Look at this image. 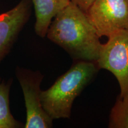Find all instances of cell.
Returning <instances> with one entry per match:
<instances>
[{
	"label": "cell",
	"mask_w": 128,
	"mask_h": 128,
	"mask_svg": "<svg viewBox=\"0 0 128 128\" xmlns=\"http://www.w3.org/2000/svg\"><path fill=\"white\" fill-rule=\"evenodd\" d=\"M46 36L74 60L96 62L103 44L86 12L72 2L54 17Z\"/></svg>",
	"instance_id": "1"
},
{
	"label": "cell",
	"mask_w": 128,
	"mask_h": 128,
	"mask_svg": "<svg viewBox=\"0 0 128 128\" xmlns=\"http://www.w3.org/2000/svg\"><path fill=\"white\" fill-rule=\"evenodd\" d=\"M100 69L96 62L74 60L66 72L40 94L43 108L53 120L71 117L73 103L95 79Z\"/></svg>",
	"instance_id": "2"
},
{
	"label": "cell",
	"mask_w": 128,
	"mask_h": 128,
	"mask_svg": "<svg viewBox=\"0 0 128 128\" xmlns=\"http://www.w3.org/2000/svg\"><path fill=\"white\" fill-rule=\"evenodd\" d=\"M108 38L96 64L100 70L113 74L119 85V96L124 97L128 94V29L119 30Z\"/></svg>",
	"instance_id": "3"
},
{
	"label": "cell",
	"mask_w": 128,
	"mask_h": 128,
	"mask_svg": "<svg viewBox=\"0 0 128 128\" xmlns=\"http://www.w3.org/2000/svg\"><path fill=\"white\" fill-rule=\"evenodd\" d=\"M16 76L24 96L26 108L25 128H50L53 120L43 108L42 104L40 85L44 75L39 70L32 71L17 67Z\"/></svg>",
	"instance_id": "4"
},
{
	"label": "cell",
	"mask_w": 128,
	"mask_h": 128,
	"mask_svg": "<svg viewBox=\"0 0 128 128\" xmlns=\"http://www.w3.org/2000/svg\"><path fill=\"white\" fill-rule=\"evenodd\" d=\"M86 13L100 38L128 29V0H95Z\"/></svg>",
	"instance_id": "5"
},
{
	"label": "cell",
	"mask_w": 128,
	"mask_h": 128,
	"mask_svg": "<svg viewBox=\"0 0 128 128\" xmlns=\"http://www.w3.org/2000/svg\"><path fill=\"white\" fill-rule=\"evenodd\" d=\"M31 0H21L10 10L0 14V63L17 40L31 15Z\"/></svg>",
	"instance_id": "6"
},
{
	"label": "cell",
	"mask_w": 128,
	"mask_h": 128,
	"mask_svg": "<svg viewBox=\"0 0 128 128\" xmlns=\"http://www.w3.org/2000/svg\"><path fill=\"white\" fill-rule=\"evenodd\" d=\"M34 7L36 22L34 32L44 38L54 17L71 2L70 0H31Z\"/></svg>",
	"instance_id": "7"
},
{
	"label": "cell",
	"mask_w": 128,
	"mask_h": 128,
	"mask_svg": "<svg viewBox=\"0 0 128 128\" xmlns=\"http://www.w3.org/2000/svg\"><path fill=\"white\" fill-rule=\"evenodd\" d=\"M12 82V78L7 81L0 78V128H20L24 126L11 113L10 92Z\"/></svg>",
	"instance_id": "8"
},
{
	"label": "cell",
	"mask_w": 128,
	"mask_h": 128,
	"mask_svg": "<svg viewBox=\"0 0 128 128\" xmlns=\"http://www.w3.org/2000/svg\"><path fill=\"white\" fill-rule=\"evenodd\" d=\"M108 127L128 128V94L124 97H117L110 111Z\"/></svg>",
	"instance_id": "9"
},
{
	"label": "cell",
	"mask_w": 128,
	"mask_h": 128,
	"mask_svg": "<svg viewBox=\"0 0 128 128\" xmlns=\"http://www.w3.org/2000/svg\"><path fill=\"white\" fill-rule=\"evenodd\" d=\"M94 1L95 0H70L71 2L76 5L85 12H87Z\"/></svg>",
	"instance_id": "10"
}]
</instances>
